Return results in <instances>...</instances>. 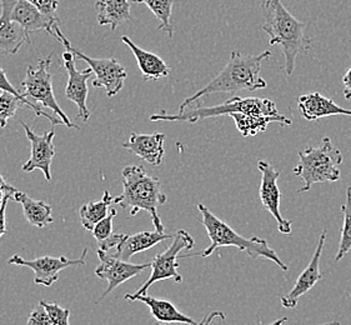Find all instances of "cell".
<instances>
[{"label": "cell", "instance_id": "cell-1", "mask_svg": "<svg viewBox=\"0 0 351 325\" xmlns=\"http://www.w3.org/2000/svg\"><path fill=\"white\" fill-rule=\"evenodd\" d=\"M270 57V50H265L258 56H246L241 51L234 50L223 71L208 84L204 85L195 94L184 100L179 106V110L189 106L203 97L215 93L235 95L241 92H255L267 88V82L261 78L260 71L263 63Z\"/></svg>", "mask_w": 351, "mask_h": 325}, {"label": "cell", "instance_id": "cell-2", "mask_svg": "<svg viewBox=\"0 0 351 325\" xmlns=\"http://www.w3.org/2000/svg\"><path fill=\"white\" fill-rule=\"evenodd\" d=\"M261 29L270 36V45H279L284 56L282 71L291 75L295 69L296 58L313 48V40L306 36V25L289 12L281 0H263Z\"/></svg>", "mask_w": 351, "mask_h": 325}, {"label": "cell", "instance_id": "cell-3", "mask_svg": "<svg viewBox=\"0 0 351 325\" xmlns=\"http://www.w3.org/2000/svg\"><path fill=\"white\" fill-rule=\"evenodd\" d=\"M123 193L114 199V204L121 209H129L130 217H135L141 210L150 214L155 230L165 232L158 208L165 204L168 198L162 191L159 179L149 176L143 167L129 165L121 171Z\"/></svg>", "mask_w": 351, "mask_h": 325}, {"label": "cell", "instance_id": "cell-4", "mask_svg": "<svg viewBox=\"0 0 351 325\" xmlns=\"http://www.w3.org/2000/svg\"><path fill=\"white\" fill-rule=\"evenodd\" d=\"M197 209L203 217L202 223L210 239V245L206 249L197 252L195 254L179 255V259H186V258H194V256L208 258L218 248L234 247L241 252H245L252 259L265 258L274 262L281 270L284 272L288 270V265L281 261L279 255L276 254V252L267 244L265 239H261L259 237L244 238L243 235L237 233L232 226H228L225 221L219 219L218 217L214 215L205 205L202 203L197 204Z\"/></svg>", "mask_w": 351, "mask_h": 325}, {"label": "cell", "instance_id": "cell-5", "mask_svg": "<svg viewBox=\"0 0 351 325\" xmlns=\"http://www.w3.org/2000/svg\"><path fill=\"white\" fill-rule=\"evenodd\" d=\"M298 156L299 162L293 171L304 183L298 193L309 191L314 184L334 183L341 177L343 153L332 144L329 136L323 138L319 147H309L299 152Z\"/></svg>", "mask_w": 351, "mask_h": 325}, {"label": "cell", "instance_id": "cell-6", "mask_svg": "<svg viewBox=\"0 0 351 325\" xmlns=\"http://www.w3.org/2000/svg\"><path fill=\"white\" fill-rule=\"evenodd\" d=\"M232 113L263 114V115H281L274 101L260 98H240L234 97L226 100L223 104L214 106H195V103L179 110L176 114H169L167 112L153 114L150 117L152 121H188L197 123L209 118H217Z\"/></svg>", "mask_w": 351, "mask_h": 325}, {"label": "cell", "instance_id": "cell-7", "mask_svg": "<svg viewBox=\"0 0 351 325\" xmlns=\"http://www.w3.org/2000/svg\"><path fill=\"white\" fill-rule=\"evenodd\" d=\"M195 241L186 230L180 229L173 237V243L169 245L162 253L155 255L153 262L150 263L152 268V274L149 276L148 280L141 285L139 289L136 290L133 294L128 293L124 296L125 300L132 302L134 297L136 296H143L147 294L149 288L154 285L156 282H162L167 279H173L176 283H183V276L178 273L179 268V254L185 250H190L194 247Z\"/></svg>", "mask_w": 351, "mask_h": 325}, {"label": "cell", "instance_id": "cell-8", "mask_svg": "<svg viewBox=\"0 0 351 325\" xmlns=\"http://www.w3.org/2000/svg\"><path fill=\"white\" fill-rule=\"evenodd\" d=\"M50 65H51V56L40 59L36 67L29 65L25 79L21 82V86L24 89L23 95L25 98L34 100L36 104L49 108L56 117H59L63 121L64 125L79 129L74 123H71L68 115L64 113L63 109L56 101L54 91H53V77L49 73Z\"/></svg>", "mask_w": 351, "mask_h": 325}, {"label": "cell", "instance_id": "cell-9", "mask_svg": "<svg viewBox=\"0 0 351 325\" xmlns=\"http://www.w3.org/2000/svg\"><path fill=\"white\" fill-rule=\"evenodd\" d=\"M56 38L62 42L64 48L71 51L75 59L84 60L92 69L95 79L93 80V86L95 88H106V95L112 98L123 89L124 80L127 78V71L115 58H92L75 49L71 42L65 38L63 32L59 29L58 24H54Z\"/></svg>", "mask_w": 351, "mask_h": 325}, {"label": "cell", "instance_id": "cell-10", "mask_svg": "<svg viewBox=\"0 0 351 325\" xmlns=\"http://www.w3.org/2000/svg\"><path fill=\"white\" fill-rule=\"evenodd\" d=\"M98 258L100 261V265L95 269V276L104 279L108 282L106 291L99 298L95 304L101 303L112 290L117 289L121 284L125 283L129 279L135 278L143 273L144 270L150 268V263L144 264H133L129 261H124L118 256L109 254L98 249Z\"/></svg>", "mask_w": 351, "mask_h": 325}, {"label": "cell", "instance_id": "cell-11", "mask_svg": "<svg viewBox=\"0 0 351 325\" xmlns=\"http://www.w3.org/2000/svg\"><path fill=\"white\" fill-rule=\"evenodd\" d=\"M88 254V249L83 250V254L77 259H68L66 256H40L33 261H27L21 258V255L15 254L8 261L9 264L16 265V267H27L34 272V283L44 287H51L59 279V274L64 269L69 267H77V265H85V258Z\"/></svg>", "mask_w": 351, "mask_h": 325}, {"label": "cell", "instance_id": "cell-12", "mask_svg": "<svg viewBox=\"0 0 351 325\" xmlns=\"http://www.w3.org/2000/svg\"><path fill=\"white\" fill-rule=\"evenodd\" d=\"M258 169L261 173V183H260V200L264 209L273 215V218L278 223L279 232L285 235L291 234L293 223L287 220L280 212L281 193L278 185V179L280 177V171L275 169L267 160L258 162Z\"/></svg>", "mask_w": 351, "mask_h": 325}, {"label": "cell", "instance_id": "cell-13", "mask_svg": "<svg viewBox=\"0 0 351 325\" xmlns=\"http://www.w3.org/2000/svg\"><path fill=\"white\" fill-rule=\"evenodd\" d=\"M63 62L64 68L68 71V84L65 88V95L77 106V115L85 123L90 118V112L86 106L89 93L88 80L94 73L90 68L85 71H77L75 67V57L69 50L65 49L64 51Z\"/></svg>", "mask_w": 351, "mask_h": 325}, {"label": "cell", "instance_id": "cell-14", "mask_svg": "<svg viewBox=\"0 0 351 325\" xmlns=\"http://www.w3.org/2000/svg\"><path fill=\"white\" fill-rule=\"evenodd\" d=\"M326 229H324L323 233L320 234L317 244H316L315 252L310 259L309 264L306 268L302 270L300 276H298L293 288L290 289L287 296L280 297L281 305L287 309H295L299 299L305 296L309 290L313 289L316 284L323 279V274L320 272V259L323 255L324 245L326 241Z\"/></svg>", "mask_w": 351, "mask_h": 325}, {"label": "cell", "instance_id": "cell-15", "mask_svg": "<svg viewBox=\"0 0 351 325\" xmlns=\"http://www.w3.org/2000/svg\"><path fill=\"white\" fill-rule=\"evenodd\" d=\"M21 124L25 130V134H27V138L30 142V147H32L30 158H29L28 162L23 165L21 169L27 173H32L34 170L39 169L43 171L45 179L50 182L51 180L50 167H51V162L56 156V148L53 144L54 136H56L54 129H51L44 135H38L24 121H21Z\"/></svg>", "mask_w": 351, "mask_h": 325}, {"label": "cell", "instance_id": "cell-16", "mask_svg": "<svg viewBox=\"0 0 351 325\" xmlns=\"http://www.w3.org/2000/svg\"><path fill=\"white\" fill-rule=\"evenodd\" d=\"M15 0H0V54L15 56L25 43H30L28 32L10 19Z\"/></svg>", "mask_w": 351, "mask_h": 325}, {"label": "cell", "instance_id": "cell-17", "mask_svg": "<svg viewBox=\"0 0 351 325\" xmlns=\"http://www.w3.org/2000/svg\"><path fill=\"white\" fill-rule=\"evenodd\" d=\"M164 143H165V134L162 133H153V134L133 133L130 135L129 141L123 144V148L129 150L134 156H139L153 167H160L165 154Z\"/></svg>", "mask_w": 351, "mask_h": 325}, {"label": "cell", "instance_id": "cell-18", "mask_svg": "<svg viewBox=\"0 0 351 325\" xmlns=\"http://www.w3.org/2000/svg\"><path fill=\"white\" fill-rule=\"evenodd\" d=\"M10 19L21 24L29 34L39 30H45L48 34L56 38L53 27L58 23L43 14L42 12L28 0H15L14 5L12 8Z\"/></svg>", "mask_w": 351, "mask_h": 325}, {"label": "cell", "instance_id": "cell-19", "mask_svg": "<svg viewBox=\"0 0 351 325\" xmlns=\"http://www.w3.org/2000/svg\"><path fill=\"white\" fill-rule=\"evenodd\" d=\"M298 106L302 112V117L306 121H317L320 118L335 117V115L351 117V109L341 108L332 100L322 95L320 93L304 94L298 100Z\"/></svg>", "mask_w": 351, "mask_h": 325}, {"label": "cell", "instance_id": "cell-20", "mask_svg": "<svg viewBox=\"0 0 351 325\" xmlns=\"http://www.w3.org/2000/svg\"><path fill=\"white\" fill-rule=\"evenodd\" d=\"M121 42L133 51L134 57L136 59V63L144 80H159V79L169 77L170 68L162 58L158 57L154 53L141 49L128 36H121Z\"/></svg>", "mask_w": 351, "mask_h": 325}, {"label": "cell", "instance_id": "cell-21", "mask_svg": "<svg viewBox=\"0 0 351 325\" xmlns=\"http://www.w3.org/2000/svg\"><path fill=\"white\" fill-rule=\"evenodd\" d=\"M235 121L237 129L243 136H255L267 130L271 123H279L281 127H290L293 121L285 115H263V114L232 113L230 115Z\"/></svg>", "mask_w": 351, "mask_h": 325}, {"label": "cell", "instance_id": "cell-22", "mask_svg": "<svg viewBox=\"0 0 351 325\" xmlns=\"http://www.w3.org/2000/svg\"><path fill=\"white\" fill-rule=\"evenodd\" d=\"M139 300L141 303L147 305L150 311L152 317L162 324H170V323H183V324H197L194 319L190 318L188 315L183 314L182 311L176 309V305L170 303L164 299L150 297L148 294L136 296L133 298L132 302Z\"/></svg>", "mask_w": 351, "mask_h": 325}, {"label": "cell", "instance_id": "cell-23", "mask_svg": "<svg viewBox=\"0 0 351 325\" xmlns=\"http://www.w3.org/2000/svg\"><path fill=\"white\" fill-rule=\"evenodd\" d=\"M173 237H174V234H165V232L162 233L158 230L141 232V233L134 234V235H128L124 243L121 244V247L118 250H115V253L112 255L121 258L124 261H129L134 255L143 253L162 241L171 239Z\"/></svg>", "mask_w": 351, "mask_h": 325}, {"label": "cell", "instance_id": "cell-24", "mask_svg": "<svg viewBox=\"0 0 351 325\" xmlns=\"http://www.w3.org/2000/svg\"><path fill=\"white\" fill-rule=\"evenodd\" d=\"M95 10L99 25H110L112 30L132 19L129 0H97Z\"/></svg>", "mask_w": 351, "mask_h": 325}, {"label": "cell", "instance_id": "cell-25", "mask_svg": "<svg viewBox=\"0 0 351 325\" xmlns=\"http://www.w3.org/2000/svg\"><path fill=\"white\" fill-rule=\"evenodd\" d=\"M13 198L15 202L21 203L24 217L30 226L45 228L54 221L51 215L53 208L48 203L30 198L28 194L19 191H15Z\"/></svg>", "mask_w": 351, "mask_h": 325}, {"label": "cell", "instance_id": "cell-26", "mask_svg": "<svg viewBox=\"0 0 351 325\" xmlns=\"http://www.w3.org/2000/svg\"><path fill=\"white\" fill-rule=\"evenodd\" d=\"M112 203H114V199L112 198L110 193L106 191L103 198L98 202H90L83 205L79 210V214H80L82 226H84V229L93 230L94 226H97V223L104 219L109 214V208Z\"/></svg>", "mask_w": 351, "mask_h": 325}, {"label": "cell", "instance_id": "cell-27", "mask_svg": "<svg viewBox=\"0 0 351 325\" xmlns=\"http://www.w3.org/2000/svg\"><path fill=\"white\" fill-rule=\"evenodd\" d=\"M135 4H145L159 21V29L164 30L169 38L174 36V28L171 25V13H173V0H129Z\"/></svg>", "mask_w": 351, "mask_h": 325}, {"label": "cell", "instance_id": "cell-28", "mask_svg": "<svg viewBox=\"0 0 351 325\" xmlns=\"http://www.w3.org/2000/svg\"><path fill=\"white\" fill-rule=\"evenodd\" d=\"M341 210L344 214V224L341 228L335 262H340L351 250V186L346 188V199L341 205Z\"/></svg>", "mask_w": 351, "mask_h": 325}, {"label": "cell", "instance_id": "cell-29", "mask_svg": "<svg viewBox=\"0 0 351 325\" xmlns=\"http://www.w3.org/2000/svg\"><path fill=\"white\" fill-rule=\"evenodd\" d=\"M0 91H1V92H8L14 94V95L18 97V98H21V99L24 101V104L28 106V108H30V109H32V110H33L38 117H44V118H47V119H48L53 125L64 124L63 121H62L59 117H56V114H54V115H49V114L43 112L42 109H40V106H38L36 103L30 101V99L25 98L23 94L18 92V91L15 89L14 85L12 84V83L8 80L5 71H3L1 68H0Z\"/></svg>", "mask_w": 351, "mask_h": 325}, {"label": "cell", "instance_id": "cell-30", "mask_svg": "<svg viewBox=\"0 0 351 325\" xmlns=\"http://www.w3.org/2000/svg\"><path fill=\"white\" fill-rule=\"evenodd\" d=\"M24 101L12 93L3 92L0 94V128H5L8 121L14 118L19 106Z\"/></svg>", "mask_w": 351, "mask_h": 325}, {"label": "cell", "instance_id": "cell-31", "mask_svg": "<svg viewBox=\"0 0 351 325\" xmlns=\"http://www.w3.org/2000/svg\"><path fill=\"white\" fill-rule=\"evenodd\" d=\"M40 304L44 305V308L47 309L51 325L69 324V317H71L69 309L62 308L60 305L56 304V303H47L45 300H40Z\"/></svg>", "mask_w": 351, "mask_h": 325}, {"label": "cell", "instance_id": "cell-32", "mask_svg": "<svg viewBox=\"0 0 351 325\" xmlns=\"http://www.w3.org/2000/svg\"><path fill=\"white\" fill-rule=\"evenodd\" d=\"M117 209H112L109 210V214L106 215L104 219L100 220L99 223H97V226H94L92 232L94 234V238L97 239V241H101L109 238L112 234V220L117 217Z\"/></svg>", "mask_w": 351, "mask_h": 325}, {"label": "cell", "instance_id": "cell-33", "mask_svg": "<svg viewBox=\"0 0 351 325\" xmlns=\"http://www.w3.org/2000/svg\"><path fill=\"white\" fill-rule=\"evenodd\" d=\"M33 5H36L43 14L48 16L51 21L59 23V18L56 15V10L59 7V1L58 0H28Z\"/></svg>", "mask_w": 351, "mask_h": 325}, {"label": "cell", "instance_id": "cell-34", "mask_svg": "<svg viewBox=\"0 0 351 325\" xmlns=\"http://www.w3.org/2000/svg\"><path fill=\"white\" fill-rule=\"evenodd\" d=\"M28 325H51L50 323L49 315L47 313V309L44 308V305L40 304L36 306L33 311L29 314Z\"/></svg>", "mask_w": 351, "mask_h": 325}, {"label": "cell", "instance_id": "cell-35", "mask_svg": "<svg viewBox=\"0 0 351 325\" xmlns=\"http://www.w3.org/2000/svg\"><path fill=\"white\" fill-rule=\"evenodd\" d=\"M128 234H114L112 233L109 238H106L104 241H99L98 247L100 250L109 253L110 249H115L118 250L121 244L125 241Z\"/></svg>", "mask_w": 351, "mask_h": 325}, {"label": "cell", "instance_id": "cell-36", "mask_svg": "<svg viewBox=\"0 0 351 325\" xmlns=\"http://www.w3.org/2000/svg\"><path fill=\"white\" fill-rule=\"evenodd\" d=\"M13 197V194H7L4 200L0 204V238L7 233V226H5V210H7L8 200Z\"/></svg>", "mask_w": 351, "mask_h": 325}, {"label": "cell", "instance_id": "cell-37", "mask_svg": "<svg viewBox=\"0 0 351 325\" xmlns=\"http://www.w3.org/2000/svg\"><path fill=\"white\" fill-rule=\"evenodd\" d=\"M343 84H344V97L345 99L350 100L351 101V67L349 68V71L345 73L344 77H343Z\"/></svg>", "mask_w": 351, "mask_h": 325}, {"label": "cell", "instance_id": "cell-38", "mask_svg": "<svg viewBox=\"0 0 351 325\" xmlns=\"http://www.w3.org/2000/svg\"><path fill=\"white\" fill-rule=\"evenodd\" d=\"M0 188H1L3 191H7V193H10V194H14L15 191H16L14 186H12L10 184L8 183L7 180L3 178L1 174H0Z\"/></svg>", "mask_w": 351, "mask_h": 325}, {"label": "cell", "instance_id": "cell-39", "mask_svg": "<svg viewBox=\"0 0 351 325\" xmlns=\"http://www.w3.org/2000/svg\"><path fill=\"white\" fill-rule=\"evenodd\" d=\"M7 194H9V193H7L5 191H3V189L0 188V204H1V202L4 200V198H5V195H7Z\"/></svg>", "mask_w": 351, "mask_h": 325}, {"label": "cell", "instance_id": "cell-40", "mask_svg": "<svg viewBox=\"0 0 351 325\" xmlns=\"http://www.w3.org/2000/svg\"><path fill=\"white\" fill-rule=\"evenodd\" d=\"M350 297H351V291H350Z\"/></svg>", "mask_w": 351, "mask_h": 325}, {"label": "cell", "instance_id": "cell-41", "mask_svg": "<svg viewBox=\"0 0 351 325\" xmlns=\"http://www.w3.org/2000/svg\"><path fill=\"white\" fill-rule=\"evenodd\" d=\"M350 139H351V135H350Z\"/></svg>", "mask_w": 351, "mask_h": 325}]
</instances>
